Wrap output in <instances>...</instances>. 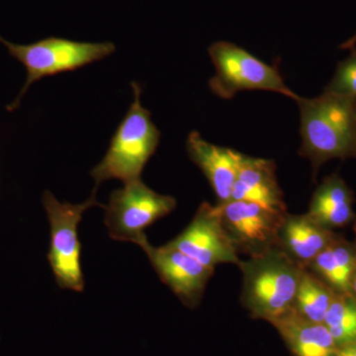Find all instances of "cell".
Here are the masks:
<instances>
[{"label": "cell", "mask_w": 356, "mask_h": 356, "mask_svg": "<svg viewBox=\"0 0 356 356\" xmlns=\"http://www.w3.org/2000/svg\"><path fill=\"white\" fill-rule=\"evenodd\" d=\"M222 226L238 254L257 257L277 247L285 214L259 204L229 200L217 205Z\"/></svg>", "instance_id": "obj_8"}, {"label": "cell", "mask_w": 356, "mask_h": 356, "mask_svg": "<svg viewBox=\"0 0 356 356\" xmlns=\"http://www.w3.org/2000/svg\"><path fill=\"white\" fill-rule=\"evenodd\" d=\"M132 88L134 102L128 113L117 128L104 158L90 172L97 185L109 179H120L124 184L140 179L159 146L161 133L151 113L140 104L142 88L137 83H132Z\"/></svg>", "instance_id": "obj_3"}, {"label": "cell", "mask_w": 356, "mask_h": 356, "mask_svg": "<svg viewBox=\"0 0 356 356\" xmlns=\"http://www.w3.org/2000/svg\"><path fill=\"white\" fill-rule=\"evenodd\" d=\"M337 236L334 231L320 226L307 214L287 213L278 234L277 248L293 261L307 268Z\"/></svg>", "instance_id": "obj_13"}, {"label": "cell", "mask_w": 356, "mask_h": 356, "mask_svg": "<svg viewBox=\"0 0 356 356\" xmlns=\"http://www.w3.org/2000/svg\"><path fill=\"white\" fill-rule=\"evenodd\" d=\"M336 293L309 269H304L295 296L293 310L315 323H324Z\"/></svg>", "instance_id": "obj_17"}, {"label": "cell", "mask_w": 356, "mask_h": 356, "mask_svg": "<svg viewBox=\"0 0 356 356\" xmlns=\"http://www.w3.org/2000/svg\"><path fill=\"white\" fill-rule=\"evenodd\" d=\"M231 200L247 201L281 214L287 213L275 163L271 159L243 154Z\"/></svg>", "instance_id": "obj_12"}, {"label": "cell", "mask_w": 356, "mask_h": 356, "mask_svg": "<svg viewBox=\"0 0 356 356\" xmlns=\"http://www.w3.org/2000/svg\"><path fill=\"white\" fill-rule=\"evenodd\" d=\"M168 245L213 269L221 264L238 266L242 261L222 228L217 205L208 202L199 206L191 224Z\"/></svg>", "instance_id": "obj_9"}, {"label": "cell", "mask_w": 356, "mask_h": 356, "mask_svg": "<svg viewBox=\"0 0 356 356\" xmlns=\"http://www.w3.org/2000/svg\"><path fill=\"white\" fill-rule=\"evenodd\" d=\"M356 261V243L337 235L307 266L336 294H351L350 284Z\"/></svg>", "instance_id": "obj_16"}, {"label": "cell", "mask_w": 356, "mask_h": 356, "mask_svg": "<svg viewBox=\"0 0 356 356\" xmlns=\"http://www.w3.org/2000/svg\"><path fill=\"white\" fill-rule=\"evenodd\" d=\"M11 55L27 70L24 90L44 76L70 72L108 57L115 51V44L86 43L62 38H48L30 44L9 43L0 38Z\"/></svg>", "instance_id": "obj_7"}, {"label": "cell", "mask_w": 356, "mask_h": 356, "mask_svg": "<svg viewBox=\"0 0 356 356\" xmlns=\"http://www.w3.org/2000/svg\"><path fill=\"white\" fill-rule=\"evenodd\" d=\"M216 70L210 89L222 99H231L245 90L277 92L298 102L301 97L283 81L277 67L267 65L245 49L229 42H216L209 48Z\"/></svg>", "instance_id": "obj_4"}, {"label": "cell", "mask_w": 356, "mask_h": 356, "mask_svg": "<svg viewBox=\"0 0 356 356\" xmlns=\"http://www.w3.org/2000/svg\"><path fill=\"white\" fill-rule=\"evenodd\" d=\"M337 65L331 81L327 84L325 92L332 93L356 102V48Z\"/></svg>", "instance_id": "obj_19"}, {"label": "cell", "mask_w": 356, "mask_h": 356, "mask_svg": "<svg viewBox=\"0 0 356 356\" xmlns=\"http://www.w3.org/2000/svg\"><path fill=\"white\" fill-rule=\"evenodd\" d=\"M356 44V33L353 35L351 38L348 39V41L344 42L343 44H341V48L344 49V50H350V49L355 48Z\"/></svg>", "instance_id": "obj_21"}, {"label": "cell", "mask_w": 356, "mask_h": 356, "mask_svg": "<svg viewBox=\"0 0 356 356\" xmlns=\"http://www.w3.org/2000/svg\"><path fill=\"white\" fill-rule=\"evenodd\" d=\"M95 192L81 204L60 202L50 192L44 195V205L51 226L48 259L58 286L64 289L81 292L84 288L81 247L77 231L86 210L95 206L104 208L96 200Z\"/></svg>", "instance_id": "obj_5"}, {"label": "cell", "mask_w": 356, "mask_h": 356, "mask_svg": "<svg viewBox=\"0 0 356 356\" xmlns=\"http://www.w3.org/2000/svg\"><path fill=\"white\" fill-rule=\"evenodd\" d=\"M300 154L308 159L314 172L332 159H356V102L323 92L298 102Z\"/></svg>", "instance_id": "obj_1"}, {"label": "cell", "mask_w": 356, "mask_h": 356, "mask_svg": "<svg viewBox=\"0 0 356 356\" xmlns=\"http://www.w3.org/2000/svg\"><path fill=\"white\" fill-rule=\"evenodd\" d=\"M242 303L252 317L273 322L293 309L304 267L280 248L241 261Z\"/></svg>", "instance_id": "obj_2"}, {"label": "cell", "mask_w": 356, "mask_h": 356, "mask_svg": "<svg viewBox=\"0 0 356 356\" xmlns=\"http://www.w3.org/2000/svg\"><path fill=\"white\" fill-rule=\"evenodd\" d=\"M353 202L355 197L350 187L334 173L318 184L306 214L320 226L334 231L355 221Z\"/></svg>", "instance_id": "obj_14"}, {"label": "cell", "mask_w": 356, "mask_h": 356, "mask_svg": "<svg viewBox=\"0 0 356 356\" xmlns=\"http://www.w3.org/2000/svg\"><path fill=\"white\" fill-rule=\"evenodd\" d=\"M353 232H355V240H356V219H355V221L353 222Z\"/></svg>", "instance_id": "obj_23"}, {"label": "cell", "mask_w": 356, "mask_h": 356, "mask_svg": "<svg viewBox=\"0 0 356 356\" xmlns=\"http://www.w3.org/2000/svg\"><path fill=\"white\" fill-rule=\"evenodd\" d=\"M331 332L337 348L356 341V298L336 294L323 323Z\"/></svg>", "instance_id": "obj_18"}, {"label": "cell", "mask_w": 356, "mask_h": 356, "mask_svg": "<svg viewBox=\"0 0 356 356\" xmlns=\"http://www.w3.org/2000/svg\"><path fill=\"white\" fill-rule=\"evenodd\" d=\"M271 324L280 332L295 356L336 355L337 344L323 323L307 320L292 309Z\"/></svg>", "instance_id": "obj_15"}, {"label": "cell", "mask_w": 356, "mask_h": 356, "mask_svg": "<svg viewBox=\"0 0 356 356\" xmlns=\"http://www.w3.org/2000/svg\"><path fill=\"white\" fill-rule=\"evenodd\" d=\"M350 293L356 298V261L355 269H353V277H351Z\"/></svg>", "instance_id": "obj_22"}, {"label": "cell", "mask_w": 356, "mask_h": 356, "mask_svg": "<svg viewBox=\"0 0 356 356\" xmlns=\"http://www.w3.org/2000/svg\"><path fill=\"white\" fill-rule=\"evenodd\" d=\"M140 247L146 252L159 278L178 299L189 308L197 306L215 269L204 266L168 243L156 248L147 240Z\"/></svg>", "instance_id": "obj_10"}, {"label": "cell", "mask_w": 356, "mask_h": 356, "mask_svg": "<svg viewBox=\"0 0 356 356\" xmlns=\"http://www.w3.org/2000/svg\"><path fill=\"white\" fill-rule=\"evenodd\" d=\"M334 356H356V341L337 348Z\"/></svg>", "instance_id": "obj_20"}, {"label": "cell", "mask_w": 356, "mask_h": 356, "mask_svg": "<svg viewBox=\"0 0 356 356\" xmlns=\"http://www.w3.org/2000/svg\"><path fill=\"white\" fill-rule=\"evenodd\" d=\"M186 149L189 158L207 178L219 203L231 200L243 154L211 144L195 131L189 134Z\"/></svg>", "instance_id": "obj_11"}, {"label": "cell", "mask_w": 356, "mask_h": 356, "mask_svg": "<svg viewBox=\"0 0 356 356\" xmlns=\"http://www.w3.org/2000/svg\"><path fill=\"white\" fill-rule=\"evenodd\" d=\"M175 207L172 196L156 193L140 179L133 180L112 192L104 206L105 225L113 240L140 245L147 240L145 229Z\"/></svg>", "instance_id": "obj_6"}]
</instances>
